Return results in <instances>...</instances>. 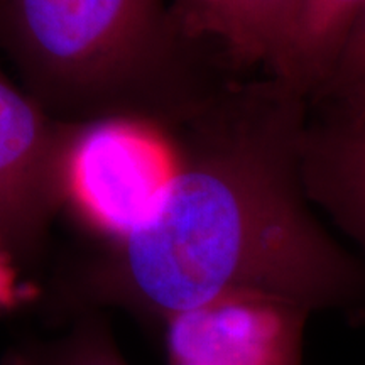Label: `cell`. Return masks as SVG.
Returning <instances> with one entry per match:
<instances>
[{
	"mask_svg": "<svg viewBox=\"0 0 365 365\" xmlns=\"http://www.w3.org/2000/svg\"><path fill=\"white\" fill-rule=\"evenodd\" d=\"M364 11L365 0H304L289 63L277 81L303 98L319 91Z\"/></svg>",
	"mask_w": 365,
	"mask_h": 365,
	"instance_id": "ba28073f",
	"label": "cell"
},
{
	"mask_svg": "<svg viewBox=\"0 0 365 365\" xmlns=\"http://www.w3.org/2000/svg\"><path fill=\"white\" fill-rule=\"evenodd\" d=\"M304 0H171L185 33L237 68L262 65L281 80L299 29Z\"/></svg>",
	"mask_w": 365,
	"mask_h": 365,
	"instance_id": "52a82bcc",
	"label": "cell"
},
{
	"mask_svg": "<svg viewBox=\"0 0 365 365\" xmlns=\"http://www.w3.org/2000/svg\"><path fill=\"white\" fill-rule=\"evenodd\" d=\"M308 308L262 293H235L163 323L166 365H304Z\"/></svg>",
	"mask_w": 365,
	"mask_h": 365,
	"instance_id": "5b68a950",
	"label": "cell"
},
{
	"mask_svg": "<svg viewBox=\"0 0 365 365\" xmlns=\"http://www.w3.org/2000/svg\"><path fill=\"white\" fill-rule=\"evenodd\" d=\"M4 365H33V364L29 362V359L26 357L22 350H17V352H14V354L9 355L7 362L4 364Z\"/></svg>",
	"mask_w": 365,
	"mask_h": 365,
	"instance_id": "7c38bea8",
	"label": "cell"
},
{
	"mask_svg": "<svg viewBox=\"0 0 365 365\" xmlns=\"http://www.w3.org/2000/svg\"><path fill=\"white\" fill-rule=\"evenodd\" d=\"M65 335L21 349L33 365H129L103 312L73 317Z\"/></svg>",
	"mask_w": 365,
	"mask_h": 365,
	"instance_id": "9c48e42d",
	"label": "cell"
},
{
	"mask_svg": "<svg viewBox=\"0 0 365 365\" xmlns=\"http://www.w3.org/2000/svg\"><path fill=\"white\" fill-rule=\"evenodd\" d=\"M359 88H365V11L346 41L331 76L319 90L339 95Z\"/></svg>",
	"mask_w": 365,
	"mask_h": 365,
	"instance_id": "30bf717a",
	"label": "cell"
},
{
	"mask_svg": "<svg viewBox=\"0 0 365 365\" xmlns=\"http://www.w3.org/2000/svg\"><path fill=\"white\" fill-rule=\"evenodd\" d=\"M331 97L340 100L335 117L301 130V181L365 249V88Z\"/></svg>",
	"mask_w": 365,
	"mask_h": 365,
	"instance_id": "8992f818",
	"label": "cell"
},
{
	"mask_svg": "<svg viewBox=\"0 0 365 365\" xmlns=\"http://www.w3.org/2000/svg\"><path fill=\"white\" fill-rule=\"evenodd\" d=\"M180 168L175 127L137 117L68 125L63 212L95 244L118 242L156 213Z\"/></svg>",
	"mask_w": 365,
	"mask_h": 365,
	"instance_id": "3957f363",
	"label": "cell"
},
{
	"mask_svg": "<svg viewBox=\"0 0 365 365\" xmlns=\"http://www.w3.org/2000/svg\"><path fill=\"white\" fill-rule=\"evenodd\" d=\"M303 97L271 78L228 83L178 127L181 168L134 234L61 267L53 312L122 309L149 327L235 293L349 307L365 274L307 208Z\"/></svg>",
	"mask_w": 365,
	"mask_h": 365,
	"instance_id": "6da1fadb",
	"label": "cell"
},
{
	"mask_svg": "<svg viewBox=\"0 0 365 365\" xmlns=\"http://www.w3.org/2000/svg\"><path fill=\"white\" fill-rule=\"evenodd\" d=\"M66 130L0 66V237L19 261L43 257L63 212Z\"/></svg>",
	"mask_w": 365,
	"mask_h": 365,
	"instance_id": "277c9868",
	"label": "cell"
},
{
	"mask_svg": "<svg viewBox=\"0 0 365 365\" xmlns=\"http://www.w3.org/2000/svg\"><path fill=\"white\" fill-rule=\"evenodd\" d=\"M0 48L54 122L181 127L228 83L166 0H0ZM225 58V56H223Z\"/></svg>",
	"mask_w": 365,
	"mask_h": 365,
	"instance_id": "7a4b0ae2",
	"label": "cell"
},
{
	"mask_svg": "<svg viewBox=\"0 0 365 365\" xmlns=\"http://www.w3.org/2000/svg\"><path fill=\"white\" fill-rule=\"evenodd\" d=\"M16 257L7 249L6 242L0 237V313L7 312L21 303L24 291L19 287L16 274Z\"/></svg>",
	"mask_w": 365,
	"mask_h": 365,
	"instance_id": "8fae6325",
	"label": "cell"
}]
</instances>
